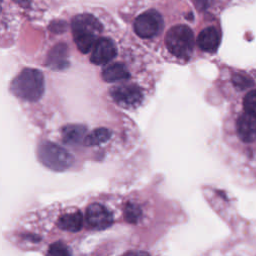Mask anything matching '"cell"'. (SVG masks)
I'll list each match as a JSON object with an SVG mask.
<instances>
[{
	"label": "cell",
	"instance_id": "1",
	"mask_svg": "<svg viewBox=\"0 0 256 256\" xmlns=\"http://www.w3.org/2000/svg\"><path fill=\"white\" fill-rule=\"evenodd\" d=\"M72 35L78 50L84 54L90 52L102 31L100 22L91 14L83 13L72 20Z\"/></svg>",
	"mask_w": 256,
	"mask_h": 256
},
{
	"label": "cell",
	"instance_id": "2",
	"mask_svg": "<svg viewBox=\"0 0 256 256\" xmlns=\"http://www.w3.org/2000/svg\"><path fill=\"white\" fill-rule=\"evenodd\" d=\"M12 92L26 101H37L44 91V76L34 68H25L13 80Z\"/></svg>",
	"mask_w": 256,
	"mask_h": 256
},
{
	"label": "cell",
	"instance_id": "3",
	"mask_svg": "<svg viewBox=\"0 0 256 256\" xmlns=\"http://www.w3.org/2000/svg\"><path fill=\"white\" fill-rule=\"evenodd\" d=\"M169 52L181 59H189L194 48V35L186 25H176L170 28L165 37Z\"/></svg>",
	"mask_w": 256,
	"mask_h": 256
},
{
	"label": "cell",
	"instance_id": "4",
	"mask_svg": "<svg viewBox=\"0 0 256 256\" xmlns=\"http://www.w3.org/2000/svg\"><path fill=\"white\" fill-rule=\"evenodd\" d=\"M40 161L48 168L62 171L69 168L74 160L73 156L58 144L44 142L38 147Z\"/></svg>",
	"mask_w": 256,
	"mask_h": 256
},
{
	"label": "cell",
	"instance_id": "5",
	"mask_svg": "<svg viewBox=\"0 0 256 256\" xmlns=\"http://www.w3.org/2000/svg\"><path fill=\"white\" fill-rule=\"evenodd\" d=\"M163 28L162 16L156 10H148L140 14L134 22V30L141 38H152Z\"/></svg>",
	"mask_w": 256,
	"mask_h": 256
},
{
	"label": "cell",
	"instance_id": "6",
	"mask_svg": "<svg viewBox=\"0 0 256 256\" xmlns=\"http://www.w3.org/2000/svg\"><path fill=\"white\" fill-rule=\"evenodd\" d=\"M110 95L115 103L125 109L136 108L143 100L141 90L133 84L115 86L110 90Z\"/></svg>",
	"mask_w": 256,
	"mask_h": 256
},
{
	"label": "cell",
	"instance_id": "7",
	"mask_svg": "<svg viewBox=\"0 0 256 256\" xmlns=\"http://www.w3.org/2000/svg\"><path fill=\"white\" fill-rule=\"evenodd\" d=\"M88 225L97 230H103L113 223L112 213L100 203H92L86 209Z\"/></svg>",
	"mask_w": 256,
	"mask_h": 256
},
{
	"label": "cell",
	"instance_id": "8",
	"mask_svg": "<svg viewBox=\"0 0 256 256\" xmlns=\"http://www.w3.org/2000/svg\"><path fill=\"white\" fill-rule=\"evenodd\" d=\"M117 54V48L114 42L109 38H99L95 43L90 61L95 65H107Z\"/></svg>",
	"mask_w": 256,
	"mask_h": 256
},
{
	"label": "cell",
	"instance_id": "9",
	"mask_svg": "<svg viewBox=\"0 0 256 256\" xmlns=\"http://www.w3.org/2000/svg\"><path fill=\"white\" fill-rule=\"evenodd\" d=\"M236 133L244 143H252L256 140V116L243 112L236 120Z\"/></svg>",
	"mask_w": 256,
	"mask_h": 256
},
{
	"label": "cell",
	"instance_id": "10",
	"mask_svg": "<svg viewBox=\"0 0 256 256\" xmlns=\"http://www.w3.org/2000/svg\"><path fill=\"white\" fill-rule=\"evenodd\" d=\"M221 41V34L216 27L210 26L204 28L198 35L197 44L204 52H215L219 47Z\"/></svg>",
	"mask_w": 256,
	"mask_h": 256
},
{
	"label": "cell",
	"instance_id": "11",
	"mask_svg": "<svg viewBox=\"0 0 256 256\" xmlns=\"http://www.w3.org/2000/svg\"><path fill=\"white\" fill-rule=\"evenodd\" d=\"M83 225V215L80 211L74 210L63 214L57 221V226L68 232H78Z\"/></svg>",
	"mask_w": 256,
	"mask_h": 256
},
{
	"label": "cell",
	"instance_id": "12",
	"mask_svg": "<svg viewBox=\"0 0 256 256\" xmlns=\"http://www.w3.org/2000/svg\"><path fill=\"white\" fill-rule=\"evenodd\" d=\"M102 77L106 82H118L122 80H126L130 77V73L127 67L120 63L116 62L113 64L107 65L102 71Z\"/></svg>",
	"mask_w": 256,
	"mask_h": 256
},
{
	"label": "cell",
	"instance_id": "13",
	"mask_svg": "<svg viewBox=\"0 0 256 256\" xmlns=\"http://www.w3.org/2000/svg\"><path fill=\"white\" fill-rule=\"evenodd\" d=\"M86 135V127L81 124H68L62 128V139L67 144H79Z\"/></svg>",
	"mask_w": 256,
	"mask_h": 256
},
{
	"label": "cell",
	"instance_id": "14",
	"mask_svg": "<svg viewBox=\"0 0 256 256\" xmlns=\"http://www.w3.org/2000/svg\"><path fill=\"white\" fill-rule=\"evenodd\" d=\"M68 64L67 62V47L64 44H59L53 48L49 55L48 65L54 69H62Z\"/></svg>",
	"mask_w": 256,
	"mask_h": 256
},
{
	"label": "cell",
	"instance_id": "15",
	"mask_svg": "<svg viewBox=\"0 0 256 256\" xmlns=\"http://www.w3.org/2000/svg\"><path fill=\"white\" fill-rule=\"evenodd\" d=\"M112 136V132L107 129V128H96L92 130L90 133H88L85 138L83 143L86 146H95V145H100L105 142H107Z\"/></svg>",
	"mask_w": 256,
	"mask_h": 256
},
{
	"label": "cell",
	"instance_id": "16",
	"mask_svg": "<svg viewBox=\"0 0 256 256\" xmlns=\"http://www.w3.org/2000/svg\"><path fill=\"white\" fill-rule=\"evenodd\" d=\"M141 209L134 203H129L124 210V217L127 222L135 224L141 218Z\"/></svg>",
	"mask_w": 256,
	"mask_h": 256
},
{
	"label": "cell",
	"instance_id": "17",
	"mask_svg": "<svg viewBox=\"0 0 256 256\" xmlns=\"http://www.w3.org/2000/svg\"><path fill=\"white\" fill-rule=\"evenodd\" d=\"M243 109L245 112L256 116V89L249 91L244 96Z\"/></svg>",
	"mask_w": 256,
	"mask_h": 256
},
{
	"label": "cell",
	"instance_id": "18",
	"mask_svg": "<svg viewBox=\"0 0 256 256\" xmlns=\"http://www.w3.org/2000/svg\"><path fill=\"white\" fill-rule=\"evenodd\" d=\"M71 252L69 251L68 247L61 242H55L50 245L48 254L51 255H69Z\"/></svg>",
	"mask_w": 256,
	"mask_h": 256
},
{
	"label": "cell",
	"instance_id": "19",
	"mask_svg": "<svg viewBox=\"0 0 256 256\" xmlns=\"http://www.w3.org/2000/svg\"><path fill=\"white\" fill-rule=\"evenodd\" d=\"M198 10H206L214 0H193Z\"/></svg>",
	"mask_w": 256,
	"mask_h": 256
},
{
	"label": "cell",
	"instance_id": "20",
	"mask_svg": "<svg viewBox=\"0 0 256 256\" xmlns=\"http://www.w3.org/2000/svg\"><path fill=\"white\" fill-rule=\"evenodd\" d=\"M13 1H15L17 4H19L22 7H26L30 3V0H13Z\"/></svg>",
	"mask_w": 256,
	"mask_h": 256
}]
</instances>
